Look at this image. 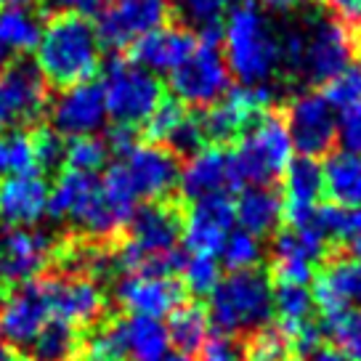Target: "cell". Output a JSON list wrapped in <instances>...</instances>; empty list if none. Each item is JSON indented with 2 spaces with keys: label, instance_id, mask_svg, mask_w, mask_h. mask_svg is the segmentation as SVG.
I'll return each instance as SVG.
<instances>
[{
  "label": "cell",
  "instance_id": "obj_52",
  "mask_svg": "<svg viewBox=\"0 0 361 361\" xmlns=\"http://www.w3.org/2000/svg\"><path fill=\"white\" fill-rule=\"evenodd\" d=\"M11 54H13L11 48L0 40V69H6L8 64H11Z\"/></svg>",
  "mask_w": 361,
  "mask_h": 361
},
{
  "label": "cell",
  "instance_id": "obj_37",
  "mask_svg": "<svg viewBox=\"0 0 361 361\" xmlns=\"http://www.w3.org/2000/svg\"><path fill=\"white\" fill-rule=\"evenodd\" d=\"M109 159V149L106 141L99 135H75L67 141V152H64V162L69 170H80V173H99Z\"/></svg>",
  "mask_w": 361,
  "mask_h": 361
},
{
  "label": "cell",
  "instance_id": "obj_19",
  "mask_svg": "<svg viewBox=\"0 0 361 361\" xmlns=\"http://www.w3.org/2000/svg\"><path fill=\"white\" fill-rule=\"evenodd\" d=\"M178 186L180 194L189 202H194V200H202L210 194H228L242 183L237 178L231 152L210 144V147H202L189 157V162L178 173Z\"/></svg>",
  "mask_w": 361,
  "mask_h": 361
},
{
  "label": "cell",
  "instance_id": "obj_47",
  "mask_svg": "<svg viewBox=\"0 0 361 361\" xmlns=\"http://www.w3.org/2000/svg\"><path fill=\"white\" fill-rule=\"evenodd\" d=\"M202 361H239L242 359V348L231 335H210L202 345Z\"/></svg>",
  "mask_w": 361,
  "mask_h": 361
},
{
  "label": "cell",
  "instance_id": "obj_5",
  "mask_svg": "<svg viewBox=\"0 0 361 361\" xmlns=\"http://www.w3.org/2000/svg\"><path fill=\"white\" fill-rule=\"evenodd\" d=\"M239 183L269 186L293 162V141L279 114H263L231 152Z\"/></svg>",
  "mask_w": 361,
  "mask_h": 361
},
{
  "label": "cell",
  "instance_id": "obj_14",
  "mask_svg": "<svg viewBox=\"0 0 361 361\" xmlns=\"http://www.w3.org/2000/svg\"><path fill=\"white\" fill-rule=\"evenodd\" d=\"M234 224L237 213L228 194H210L194 200L183 221V247L200 255H218Z\"/></svg>",
  "mask_w": 361,
  "mask_h": 361
},
{
  "label": "cell",
  "instance_id": "obj_7",
  "mask_svg": "<svg viewBox=\"0 0 361 361\" xmlns=\"http://www.w3.org/2000/svg\"><path fill=\"white\" fill-rule=\"evenodd\" d=\"M106 117L120 125H141L162 102V85L154 72L138 67L130 59H114L104 75Z\"/></svg>",
  "mask_w": 361,
  "mask_h": 361
},
{
  "label": "cell",
  "instance_id": "obj_3",
  "mask_svg": "<svg viewBox=\"0 0 361 361\" xmlns=\"http://www.w3.org/2000/svg\"><path fill=\"white\" fill-rule=\"evenodd\" d=\"M207 298L210 324L221 335L255 332L266 327L274 316V287L263 271H231V276L221 279Z\"/></svg>",
  "mask_w": 361,
  "mask_h": 361
},
{
  "label": "cell",
  "instance_id": "obj_13",
  "mask_svg": "<svg viewBox=\"0 0 361 361\" xmlns=\"http://www.w3.org/2000/svg\"><path fill=\"white\" fill-rule=\"evenodd\" d=\"M327 239L314 224L287 228L271 245V271L276 284H308L314 279L316 260L324 258Z\"/></svg>",
  "mask_w": 361,
  "mask_h": 361
},
{
  "label": "cell",
  "instance_id": "obj_25",
  "mask_svg": "<svg viewBox=\"0 0 361 361\" xmlns=\"http://www.w3.org/2000/svg\"><path fill=\"white\" fill-rule=\"evenodd\" d=\"M102 287L88 276H61L56 274V293H54V319H64L75 327H85L99 322L104 314Z\"/></svg>",
  "mask_w": 361,
  "mask_h": 361
},
{
  "label": "cell",
  "instance_id": "obj_8",
  "mask_svg": "<svg viewBox=\"0 0 361 361\" xmlns=\"http://www.w3.org/2000/svg\"><path fill=\"white\" fill-rule=\"evenodd\" d=\"M271 104H274L271 85H237V88H228L213 106H207L200 114L204 144L224 147V144L239 141L263 114H269Z\"/></svg>",
  "mask_w": 361,
  "mask_h": 361
},
{
  "label": "cell",
  "instance_id": "obj_36",
  "mask_svg": "<svg viewBox=\"0 0 361 361\" xmlns=\"http://www.w3.org/2000/svg\"><path fill=\"white\" fill-rule=\"evenodd\" d=\"M180 274H183V290H189L192 295L202 298V295H210L221 282V263H218V255H200V252H189L183 258V266H180Z\"/></svg>",
  "mask_w": 361,
  "mask_h": 361
},
{
  "label": "cell",
  "instance_id": "obj_6",
  "mask_svg": "<svg viewBox=\"0 0 361 361\" xmlns=\"http://www.w3.org/2000/svg\"><path fill=\"white\" fill-rule=\"evenodd\" d=\"M56 274H37L0 298V340L30 348L40 329L54 319Z\"/></svg>",
  "mask_w": 361,
  "mask_h": 361
},
{
  "label": "cell",
  "instance_id": "obj_12",
  "mask_svg": "<svg viewBox=\"0 0 361 361\" xmlns=\"http://www.w3.org/2000/svg\"><path fill=\"white\" fill-rule=\"evenodd\" d=\"M168 0H109V6L99 16V40L106 48H128L138 37L157 30L168 22Z\"/></svg>",
  "mask_w": 361,
  "mask_h": 361
},
{
  "label": "cell",
  "instance_id": "obj_53",
  "mask_svg": "<svg viewBox=\"0 0 361 361\" xmlns=\"http://www.w3.org/2000/svg\"><path fill=\"white\" fill-rule=\"evenodd\" d=\"M0 361H16L13 359L11 348H8V343L6 340H0Z\"/></svg>",
  "mask_w": 361,
  "mask_h": 361
},
{
  "label": "cell",
  "instance_id": "obj_35",
  "mask_svg": "<svg viewBox=\"0 0 361 361\" xmlns=\"http://www.w3.org/2000/svg\"><path fill=\"white\" fill-rule=\"evenodd\" d=\"M189 120V112L183 109L178 99H162L157 109L149 114L144 123V133H147L149 144H159V147H170V141L176 138L180 125Z\"/></svg>",
  "mask_w": 361,
  "mask_h": 361
},
{
  "label": "cell",
  "instance_id": "obj_15",
  "mask_svg": "<svg viewBox=\"0 0 361 361\" xmlns=\"http://www.w3.org/2000/svg\"><path fill=\"white\" fill-rule=\"evenodd\" d=\"M314 308L324 319L361 311V258H335L324 269L314 274Z\"/></svg>",
  "mask_w": 361,
  "mask_h": 361
},
{
  "label": "cell",
  "instance_id": "obj_26",
  "mask_svg": "<svg viewBox=\"0 0 361 361\" xmlns=\"http://www.w3.org/2000/svg\"><path fill=\"white\" fill-rule=\"evenodd\" d=\"M237 224L252 237H269L282 221V197L271 186H250L234 202Z\"/></svg>",
  "mask_w": 361,
  "mask_h": 361
},
{
  "label": "cell",
  "instance_id": "obj_1",
  "mask_svg": "<svg viewBox=\"0 0 361 361\" xmlns=\"http://www.w3.org/2000/svg\"><path fill=\"white\" fill-rule=\"evenodd\" d=\"M224 59L242 85H271L282 69V37L252 0L234 3L226 13Z\"/></svg>",
  "mask_w": 361,
  "mask_h": 361
},
{
  "label": "cell",
  "instance_id": "obj_18",
  "mask_svg": "<svg viewBox=\"0 0 361 361\" xmlns=\"http://www.w3.org/2000/svg\"><path fill=\"white\" fill-rule=\"evenodd\" d=\"M138 200H162L178 183V154L159 144H138L120 157Z\"/></svg>",
  "mask_w": 361,
  "mask_h": 361
},
{
  "label": "cell",
  "instance_id": "obj_24",
  "mask_svg": "<svg viewBox=\"0 0 361 361\" xmlns=\"http://www.w3.org/2000/svg\"><path fill=\"white\" fill-rule=\"evenodd\" d=\"M324 194V176L322 165L314 157L293 159L284 170V200H282V215L290 221L293 228L311 224L319 200Z\"/></svg>",
  "mask_w": 361,
  "mask_h": 361
},
{
  "label": "cell",
  "instance_id": "obj_43",
  "mask_svg": "<svg viewBox=\"0 0 361 361\" xmlns=\"http://www.w3.org/2000/svg\"><path fill=\"white\" fill-rule=\"evenodd\" d=\"M324 99L332 104L335 112H345L350 106H356L361 102V67H345L340 75L324 82Z\"/></svg>",
  "mask_w": 361,
  "mask_h": 361
},
{
  "label": "cell",
  "instance_id": "obj_34",
  "mask_svg": "<svg viewBox=\"0 0 361 361\" xmlns=\"http://www.w3.org/2000/svg\"><path fill=\"white\" fill-rule=\"evenodd\" d=\"M82 361H128L125 345V319H109L82 343L80 348Z\"/></svg>",
  "mask_w": 361,
  "mask_h": 361
},
{
  "label": "cell",
  "instance_id": "obj_42",
  "mask_svg": "<svg viewBox=\"0 0 361 361\" xmlns=\"http://www.w3.org/2000/svg\"><path fill=\"white\" fill-rule=\"evenodd\" d=\"M322 332L338 343L343 353H348L353 361H361V311H350V314L335 316V319H324L322 322Z\"/></svg>",
  "mask_w": 361,
  "mask_h": 361
},
{
  "label": "cell",
  "instance_id": "obj_46",
  "mask_svg": "<svg viewBox=\"0 0 361 361\" xmlns=\"http://www.w3.org/2000/svg\"><path fill=\"white\" fill-rule=\"evenodd\" d=\"M338 141L340 147L361 157V102L338 117Z\"/></svg>",
  "mask_w": 361,
  "mask_h": 361
},
{
  "label": "cell",
  "instance_id": "obj_41",
  "mask_svg": "<svg viewBox=\"0 0 361 361\" xmlns=\"http://www.w3.org/2000/svg\"><path fill=\"white\" fill-rule=\"evenodd\" d=\"M231 6L234 0H173V11L189 27H197V32L204 27H218Z\"/></svg>",
  "mask_w": 361,
  "mask_h": 361
},
{
  "label": "cell",
  "instance_id": "obj_32",
  "mask_svg": "<svg viewBox=\"0 0 361 361\" xmlns=\"http://www.w3.org/2000/svg\"><path fill=\"white\" fill-rule=\"evenodd\" d=\"M43 35L37 13L27 6H3L0 8V40L11 51H35Z\"/></svg>",
  "mask_w": 361,
  "mask_h": 361
},
{
  "label": "cell",
  "instance_id": "obj_38",
  "mask_svg": "<svg viewBox=\"0 0 361 361\" xmlns=\"http://www.w3.org/2000/svg\"><path fill=\"white\" fill-rule=\"evenodd\" d=\"M274 314L279 324L305 322L314 314V298L303 284H276L274 287Z\"/></svg>",
  "mask_w": 361,
  "mask_h": 361
},
{
  "label": "cell",
  "instance_id": "obj_2",
  "mask_svg": "<svg viewBox=\"0 0 361 361\" xmlns=\"http://www.w3.org/2000/svg\"><path fill=\"white\" fill-rule=\"evenodd\" d=\"M40 75L45 82L69 88L88 82L102 64V40L96 27L72 13H56L43 27V35L35 45Z\"/></svg>",
  "mask_w": 361,
  "mask_h": 361
},
{
  "label": "cell",
  "instance_id": "obj_17",
  "mask_svg": "<svg viewBox=\"0 0 361 361\" xmlns=\"http://www.w3.org/2000/svg\"><path fill=\"white\" fill-rule=\"evenodd\" d=\"M56 242L51 234L32 228H8L0 239V284H22L32 279L54 260Z\"/></svg>",
  "mask_w": 361,
  "mask_h": 361
},
{
  "label": "cell",
  "instance_id": "obj_20",
  "mask_svg": "<svg viewBox=\"0 0 361 361\" xmlns=\"http://www.w3.org/2000/svg\"><path fill=\"white\" fill-rule=\"evenodd\" d=\"M183 284L176 276H152V274H125L114 287V298L123 308L135 316L162 319L183 303Z\"/></svg>",
  "mask_w": 361,
  "mask_h": 361
},
{
  "label": "cell",
  "instance_id": "obj_39",
  "mask_svg": "<svg viewBox=\"0 0 361 361\" xmlns=\"http://www.w3.org/2000/svg\"><path fill=\"white\" fill-rule=\"evenodd\" d=\"M290 353H293L290 340L282 332V327H274V324L255 329L247 343L242 345L245 361H287Z\"/></svg>",
  "mask_w": 361,
  "mask_h": 361
},
{
  "label": "cell",
  "instance_id": "obj_27",
  "mask_svg": "<svg viewBox=\"0 0 361 361\" xmlns=\"http://www.w3.org/2000/svg\"><path fill=\"white\" fill-rule=\"evenodd\" d=\"M324 176V194L332 204L340 207H361V157L340 149L329 154L322 165Z\"/></svg>",
  "mask_w": 361,
  "mask_h": 361
},
{
  "label": "cell",
  "instance_id": "obj_40",
  "mask_svg": "<svg viewBox=\"0 0 361 361\" xmlns=\"http://www.w3.org/2000/svg\"><path fill=\"white\" fill-rule=\"evenodd\" d=\"M221 260L228 271H247L255 269L263 258V247H260V239L247 234V231H231L226 237L224 247H221Z\"/></svg>",
  "mask_w": 361,
  "mask_h": 361
},
{
  "label": "cell",
  "instance_id": "obj_23",
  "mask_svg": "<svg viewBox=\"0 0 361 361\" xmlns=\"http://www.w3.org/2000/svg\"><path fill=\"white\" fill-rule=\"evenodd\" d=\"M133 56L130 61H135L138 67L149 69V72H173L176 67H180L189 54L197 48V35L186 27L178 24H162L157 30L147 32L144 37H138L133 45Z\"/></svg>",
  "mask_w": 361,
  "mask_h": 361
},
{
  "label": "cell",
  "instance_id": "obj_29",
  "mask_svg": "<svg viewBox=\"0 0 361 361\" xmlns=\"http://www.w3.org/2000/svg\"><path fill=\"white\" fill-rule=\"evenodd\" d=\"M165 329H168L170 345H176L178 353L194 356L202 350L204 340L210 338V316L202 305L180 303L168 314Z\"/></svg>",
  "mask_w": 361,
  "mask_h": 361
},
{
  "label": "cell",
  "instance_id": "obj_44",
  "mask_svg": "<svg viewBox=\"0 0 361 361\" xmlns=\"http://www.w3.org/2000/svg\"><path fill=\"white\" fill-rule=\"evenodd\" d=\"M32 152L35 165L40 170H56L64 162V152H67V141L64 135L56 133L54 128H37L32 133Z\"/></svg>",
  "mask_w": 361,
  "mask_h": 361
},
{
  "label": "cell",
  "instance_id": "obj_33",
  "mask_svg": "<svg viewBox=\"0 0 361 361\" xmlns=\"http://www.w3.org/2000/svg\"><path fill=\"white\" fill-rule=\"evenodd\" d=\"M35 152L32 135L24 133L22 128L0 130V178L35 173Z\"/></svg>",
  "mask_w": 361,
  "mask_h": 361
},
{
  "label": "cell",
  "instance_id": "obj_4",
  "mask_svg": "<svg viewBox=\"0 0 361 361\" xmlns=\"http://www.w3.org/2000/svg\"><path fill=\"white\" fill-rule=\"evenodd\" d=\"M221 37H224V32L218 27L200 30L197 48L180 67L170 72L173 99H178L183 106L207 109L231 88V72L226 67Z\"/></svg>",
  "mask_w": 361,
  "mask_h": 361
},
{
  "label": "cell",
  "instance_id": "obj_22",
  "mask_svg": "<svg viewBox=\"0 0 361 361\" xmlns=\"http://www.w3.org/2000/svg\"><path fill=\"white\" fill-rule=\"evenodd\" d=\"M48 183L37 173L0 178V224L8 228H30L48 210Z\"/></svg>",
  "mask_w": 361,
  "mask_h": 361
},
{
  "label": "cell",
  "instance_id": "obj_55",
  "mask_svg": "<svg viewBox=\"0 0 361 361\" xmlns=\"http://www.w3.org/2000/svg\"><path fill=\"white\" fill-rule=\"evenodd\" d=\"M32 0H0V6H30Z\"/></svg>",
  "mask_w": 361,
  "mask_h": 361
},
{
  "label": "cell",
  "instance_id": "obj_9",
  "mask_svg": "<svg viewBox=\"0 0 361 361\" xmlns=\"http://www.w3.org/2000/svg\"><path fill=\"white\" fill-rule=\"evenodd\" d=\"M356 54V40L343 19H316L303 30V59L300 75L311 82H329L345 67H350Z\"/></svg>",
  "mask_w": 361,
  "mask_h": 361
},
{
  "label": "cell",
  "instance_id": "obj_54",
  "mask_svg": "<svg viewBox=\"0 0 361 361\" xmlns=\"http://www.w3.org/2000/svg\"><path fill=\"white\" fill-rule=\"evenodd\" d=\"M162 361H194V359L192 356H186V353H178V350H176V353H168Z\"/></svg>",
  "mask_w": 361,
  "mask_h": 361
},
{
  "label": "cell",
  "instance_id": "obj_48",
  "mask_svg": "<svg viewBox=\"0 0 361 361\" xmlns=\"http://www.w3.org/2000/svg\"><path fill=\"white\" fill-rule=\"evenodd\" d=\"M45 3L51 11L72 13V16H82V19L102 16V11L109 6V0H45Z\"/></svg>",
  "mask_w": 361,
  "mask_h": 361
},
{
  "label": "cell",
  "instance_id": "obj_49",
  "mask_svg": "<svg viewBox=\"0 0 361 361\" xmlns=\"http://www.w3.org/2000/svg\"><path fill=\"white\" fill-rule=\"evenodd\" d=\"M106 149H109V154H114V157L120 159L125 157L128 152H133L135 147H138V135H135V128L133 125H120L114 123L112 128H109V133H106Z\"/></svg>",
  "mask_w": 361,
  "mask_h": 361
},
{
  "label": "cell",
  "instance_id": "obj_11",
  "mask_svg": "<svg viewBox=\"0 0 361 361\" xmlns=\"http://www.w3.org/2000/svg\"><path fill=\"white\" fill-rule=\"evenodd\" d=\"M48 104V82L30 61H11L0 69V130L40 120Z\"/></svg>",
  "mask_w": 361,
  "mask_h": 361
},
{
  "label": "cell",
  "instance_id": "obj_31",
  "mask_svg": "<svg viewBox=\"0 0 361 361\" xmlns=\"http://www.w3.org/2000/svg\"><path fill=\"white\" fill-rule=\"evenodd\" d=\"M30 348L35 361H78L82 340L75 324L64 319H51Z\"/></svg>",
  "mask_w": 361,
  "mask_h": 361
},
{
  "label": "cell",
  "instance_id": "obj_28",
  "mask_svg": "<svg viewBox=\"0 0 361 361\" xmlns=\"http://www.w3.org/2000/svg\"><path fill=\"white\" fill-rule=\"evenodd\" d=\"M96 189H99V178L93 173H80V170L67 168L56 178L54 189L48 192L45 215H51L54 221H69L72 224Z\"/></svg>",
  "mask_w": 361,
  "mask_h": 361
},
{
  "label": "cell",
  "instance_id": "obj_30",
  "mask_svg": "<svg viewBox=\"0 0 361 361\" xmlns=\"http://www.w3.org/2000/svg\"><path fill=\"white\" fill-rule=\"evenodd\" d=\"M125 345L128 361H162L170 350L168 329L152 316H130L125 319Z\"/></svg>",
  "mask_w": 361,
  "mask_h": 361
},
{
  "label": "cell",
  "instance_id": "obj_16",
  "mask_svg": "<svg viewBox=\"0 0 361 361\" xmlns=\"http://www.w3.org/2000/svg\"><path fill=\"white\" fill-rule=\"evenodd\" d=\"M106 123L104 90L96 82L69 85L51 104V128L61 135H93Z\"/></svg>",
  "mask_w": 361,
  "mask_h": 361
},
{
  "label": "cell",
  "instance_id": "obj_21",
  "mask_svg": "<svg viewBox=\"0 0 361 361\" xmlns=\"http://www.w3.org/2000/svg\"><path fill=\"white\" fill-rule=\"evenodd\" d=\"M128 242L147 255H162L178 250V242L183 237V218L178 207L162 200H154L149 204L135 207L133 218L128 224Z\"/></svg>",
  "mask_w": 361,
  "mask_h": 361
},
{
  "label": "cell",
  "instance_id": "obj_51",
  "mask_svg": "<svg viewBox=\"0 0 361 361\" xmlns=\"http://www.w3.org/2000/svg\"><path fill=\"white\" fill-rule=\"evenodd\" d=\"M314 361H353L348 353H343L340 348H319L314 353Z\"/></svg>",
  "mask_w": 361,
  "mask_h": 361
},
{
  "label": "cell",
  "instance_id": "obj_50",
  "mask_svg": "<svg viewBox=\"0 0 361 361\" xmlns=\"http://www.w3.org/2000/svg\"><path fill=\"white\" fill-rule=\"evenodd\" d=\"M255 6H263V8H271V11H293L298 6H303L305 0H252Z\"/></svg>",
  "mask_w": 361,
  "mask_h": 361
},
{
  "label": "cell",
  "instance_id": "obj_45",
  "mask_svg": "<svg viewBox=\"0 0 361 361\" xmlns=\"http://www.w3.org/2000/svg\"><path fill=\"white\" fill-rule=\"evenodd\" d=\"M282 332L290 340V348L298 356H314L316 350L322 348V324H316L314 319H305V322H295V324H279Z\"/></svg>",
  "mask_w": 361,
  "mask_h": 361
},
{
  "label": "cell",
  "instance_id": "obj_10",
  "mask_svg": "<svg viewBox=\"0 0 361 361\" xmlns=\"http://www.w3.org/2000/svg\"><path fill=\"white\" fill-rule=\"evenodd\" d=\"M284 125L293 141V149H298L303 157H322L327 154L335 138H338V112L319 90H303L290 99Z\"/></svg>",
  "mask_w": 361,
  "mask_h": 361
},
{
  "label": "cell",
  "instance_id": "obj_56",
  "mask_svg": "<svg viewBox=\"0 0 361 361\" xmlns=\"http://www.w3.org/2000/svg\"><path fill=\"white\" fill-rule=\"evenodd\" d=\"M298 361H300V359H298Z\"/></svg>",
  "mask_w": 361,
  "mask_h": 361
}]
</instances>
